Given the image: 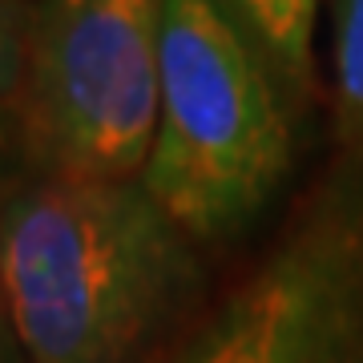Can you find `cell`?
<instances>
[{"label": "cell", "instance_id": "5b68a950", "mask_svg": "<svg viewBox=\"0 0 363 363\" xmlns=\"http://www.w3.org/2000/svg\"><path fill=\"white\" fill-rule=\"evenodd\" d=\"M279 81L291 113L315 97V21L319 0H214Z\"/></svg>", "mask_w": 363, "mask_h": 363}, {"label": "cell", "instance_id": "8992f818", "mask_svg": "<svg viewBox=\"0 0 363 363\" xmlns=\"http://www.w3.org/2000/svg\"><path fill=\"white\" fill-rule=\"evenodd\" d=\"M335 145L363 150V0H335Z\"/></svg>", "mask_w": 363, "mask_h": 363}, {"label": "cell", "instance_id": "52a82bcc", "mask_svg": "<svg viewBox=\"0 0 363 363\" xmlns=\"http://www.w3.org/2000/svg\"><path fill=\"white\" fill-rule=\"evenodd\" d=\"M28 25H33V0H0V105H16L21 77H25Z\"/></svg>", "mask_w": 363, "mask_h": 363}, {"label": "cell", "instance_id": "7a4b0ae2", "mask_svg": "<svg viewBox=\"0 0 363 363\" xmlns=\"http://www.w3.org/2000/svg\"><path fill=\"white\" fill-rule=\"evenodd\" d=\"M295 125L279 81L214 0L162 4V101L145 190L198 247L242 234L283 190Z\"/></svg>", "mask_w": 363, "mask_h": 363}, {"label": "cell", "instance_id": "9c48e42d", "mask_svg": "<svg viewBox=\"0 0 363 363\" xmlns=\"http://www.w3.org/2000/svg\"><path fill=\"white\" fill-rule=\"evenodd\" d=\"M0 363H28L25 347L16 339L13 315H9V298H4V283H0Z\"/></svg>", "mask_w": 363, "mask_h": 363}, {"label": "cell", "instance_id": "ba28073f", "mask_svg": "<svg viewBox=\"0 0 363 363\" xmlns=\"http://www.w3.org/2000/svg\"><path fill=\"white\" fill-rule=\"evenodd\" d=\"M28 178H33V169H28L25 133H21V121H16V109L0 105V202Z\"/></svg>", "mask_w": 363, "mask_h": 363}, {"label": "cell", "instance_id": "3957f363", "mask_svg": "<svg viewBox=\"0 0 363 363\" xmlns=\"http://www.w3.org/2000/svg\"><path fill=\"white\" fill-rule=\"evenodd\" d=\"M166 0H33L16 121L33 178L145 174L162 101Z\"/></svg>", "mask_w": 363, "mask_h": 363}, {"label": "cell", "instance_id": "277c9868", "mask_svg": "<svg viewBox=\"0 0 363 363\" xmlns=\"http://www.w3.org/2000/svg\"><path fill=\"white\" fill-rule=\"evenodd\" d=\"M166 363H363V150L335 145L271 247Z\"/></svg>", "mask_w": 363, "mask_h": 363}, {"label": "cell", "instance_id": "6da1fadb", "mask_svg": "<svg viewBox=\"0 0 363 363\" xmlns=\"http://www.w3.org/2000/svg\"><path fill=\"white\" fill-rule=\"evenodd\" d=\"M0 283L28 363H142L206 267L142 178H28L0 202Z\"/></svg>", "mask_w": 363, "mask_h": 363}]
</instances>
